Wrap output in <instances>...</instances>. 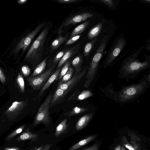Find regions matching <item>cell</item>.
I'll return each instance as SVG.
<instances>
[{
	"label": "cell",
	"instance_id": "6da1fadb",
	"mask_svg": "<svg viewBox=\"0 0 150 150\" xmlns=\"http://www.w3.org/2000/svg\"><path fill=\"white\" fill-rule=\"evenodd\" d=\"M145 47L144 45L125 58L122 62L120 71L123 76L137 74L149 68L150 65V57L144 54L146 60L140 61L138 58L140 53Z\"/></svg>",
	"mask_w": 150,
	"mask_h": 150
},
{
	"label": "cell",
	"instance_id": "7a4b0ae2",
	"mask_svg": "<svg viewBox=\"0 0 150 150\" xmlns=\"http://www.w3.org/2000/svg\"><path fill=\"white\" fill-rule=\"evenodd\" d=\"M48 31L47 27L42 30L32 44L25 56V60L30 61L34 66L38 64L42 58L44 44Z\"/></svg>",
	"mask_w": 150,
	"mask_h": 150
},
{
	"label": "cell",
	"instance_id": "3957f363",
	"mask_svg": "<svg viewBox=\"0 0 150 150\" xmlns=\"http://www.w3.org/2000/svg\"><path fill=\"white\" fill-rule=\"evenodd\" d=\"M126 40L124 34L121 33L115 40L106 57L103 62L104 69L110 66L126 45Z\"/></svg>",
	"mask_w": 150,
	"mask_h": 150
},
{
	"label": "cell",
	"instance_id": "277c9868",
	"mask_svg": "<svg viewBox=\"0 0 150 150\" xmlns=\"http://www.w3.org/2000/svg\"><path fill=\"white\" fill-rule=\"evenodd\" d=\"M147 85V82L143 81L139 83L125 87L120 91L118 98L121 102L127 101L140 95Z\"/></svg>",
	"mask_w": 150,
	"mask_h": 150
},
{
	"label": "cell",
	"instance_id": "5b68a950",
	"mask_svg": "<svg viewBox=\"0 0 150 150\" xmlns=\"http://www.w3.org/2000/svg\"><path fill=\"white\" fill-rule=\"evenodd\" d=\"M52 95V93H50L39 107L34 121V125L37 126L40 123H43L47 126L49 125L50 122V105Z\"/></svg>",
	"mask_w": 150,
	"mask_h": 150
},
{
	"label": "cell",
	"instance_id": "8992f818",
	"mask_svg": "<svg viewBox=\"0 0 150 150\" xmlns=\"http://www.w3.org/2000/svg\"><path fill=\"white\" fill-rule=\"evenodd\" d=\"M55 68L54 67L49 68L36 77H30L27 78L26 80L29 85L34 90L41 89L50 77L54 73Z\"/></svg>",
	"mask_w": 150,
	"mask_h": 150
},
{
	"label": "cell",
	"instance_id": "52a82bcc",
	"mask_svg": "<svg viewBox=\"0 0 150 150\" xmlns=\"http://www.w3.org/2000/svg\"><path fill=\"white\" fill-rule=\"evenodd\" d=\"M45 25V23L40 24L33 30L23 38L16 46L13 52L17 54L22 50L23 53L29 47L35 37L44 27Z\"/></svg>",
	"mask_w": 150,
	"mask_h": 150
},
{
	"label": "cell",
	"instance_id": "ba28073f",
	"mask_svg": "<svg viewBox=\"0 0 150 150\" xmlns=\"http://www.w3.org/2000/svg\"><path fill=\"white\" fill-rule=\"evenodd\" d=\"M28 104V100L21 101H15L5 111L4 115L6 116L8 120H13L22 113Z\"/></svg>",
	"mask_w": 150,
	"mask_h": 150
},
{
	"label": "cell",
	"instance_id": "9c48e42d",
	"mask_svg": "<svg viewBox=\"0 0 150 150\" xmlns=\"http://www.w3.org/2000/svg\"><path fill=\"white\" fill-rule=\"evenodd\" d=\"M93 14L90 13H82L73 16L67 19L60 25L58 29L59 34H60L64 28L70 25H74L78 23L86 21L88 18L93 17Z\"/></svg>",
	"mask_w": 150,
	"mask_h": 150
},
{
	"label": "cell",
	"instance_id": "30bf717a",
	"mask_svg": "<svg viewBox=\"0 0 150 150\" xmlns=\"http://www.w3.org/2000/svg\"><path fill=\"white\" fill-rule=\"evenodd\" d=\"M88 69L86 67L80 73L74 74V76L67 82L64 83H59L58 87L61 89L67 91L68 93L72 91L82 79L86 74Z\"/></svg>",
	"mask_w": 150,
	"mask_h": 150
},
{
	"label": "cell",
	"instance_id": "8fae6325",
	"mask_svg": "<svg viewBox=\"0 0 150 150\" xmlns=\"http://www.w3.org/2000/svg\"><path fill=\"white\" fill-rule=\"evenodd\" d=\"M80 45L81 42H79L67 50L59 61L57 67V69L61 67L68 59L78 53Z\"/></svg>",
	"mask_w": 150,
	"mask_h": 150
},
{
	"label": "cell",
	"instance_id": "7c38bea8",
	"mask_svg": "<svg viewBox=\"0 0 150 150\" xmlns=\"http://www.w3.org/2000/svg\"><path fill=\"white\" fill-rule=\"evenodd\" d=\"M68 93L58 87L52 95L50 105V108L60 103L64 100Z\"/></svg>",
	"mask_w": 150,
	"mask_h": 150
},
{
	"label": "cell",
	"instance_id": "4fadbf2b",
	"mask_svg": "<svg viewBox=\"0 0 150 150\" xmlns=\"http://www.w3.org/2000/svg\"><path fill=\"white\" fill-rule=\"evenodd\" d=\"M93 96L92 93L89 90H84L81 91L76 90L69 97L68 101H81Z\"/></svg>",
	"mask_w": 150,
	"mask_h": 150
},
{
	"label": "cell",
	"instance_id": "5bb4252c",
	"mask_svg": "<svg viewBox=\"0 0 150 150\" xmlns=\"http://www.w3.org/2000/svg\"><path fill=\"white\" fill-rule=\"evenodd\" d=\"M60 67L54 72L51 76L49 78L43 87L41 88L39 94H38L37 98H39L43 95L45 91L49 88L51 84L55 81L58 80V77L59 74L60 70L61 69Z\"/></svg>",
	"mask_w": 150,
	"mask_h": 150
},
{
	"label": "cell",
	"instance_id": "9a60e30c",
	"mask_svg": "<svg viewBox=\"0 0 150 150\" xmlns=\"http://www.w3.org/2000/svg\"><path fill=\"white\" fill-rule=\"evenodd\" d=\"M68 50L67 48H65L56 54L52 58H50L47 64L48 68L52 67L55 68L59 60Z\"/></svg>",
	"mask_w": 150,
	"mask_h": 150
},
{
	"label": "cell",
	"instance_id": "2e32d148",
	"mask_svg": "<svg viewBox=\"0 0 150 150\" xmlns=\"http://www.w3.org/2000/svg\"><path fill=\"white\" fill-rule=\"evenodd\" d=\"M93 115V113H91L85 115L81 117L76 124V129L80 130L84 128L91 120Z\"/></svg>",
	"mask_w": 150,
	"mask_h": 150
},
{
	"label": "cell",
	"instance_id": "e0dca14e",
	"mask_svg": "<svg viewBox=\"0 0 150 150\" xmlns=\"http://www.w3.org/2000/svg\"><path fill=\"white\" fill-rule=\"evenodd\" d=\"M83 61V55L81 53L78 54L72 60L71 64L74 71V74H77L81 71V65Z\"/></svg>",
	"mask_w": 150,
	"mask_h": 150
},
{
	"label": "cell",
	"instance_id": "ac0fdd59",
	"mask_svg": "<svg viewBox=\"0 0 150 150\" xmlns=\"http://www.w3.org/2000/svg\"><path fill=\"white\" fill-rule=\"evenodd\" d=\"M103 24V22H100L92 28L87 34V38L92 40L98 37L101 30Z\"/></svg>",
	"mask_w": 150,
	"mask_h": 150
},
{
	"label": "cell",
	"instance_id": "d6986e66",
	"mask_svg": "<svg viewBox=\"0 0 150 150\" xmlns=\"http://www.w3.org/2000/svg\"><path fill=\"white\" fill-rule=\"evenodd\" d=\"M90 20L86 21L85 22L76 27L71 32L69 38L81 34L90 24Z\"/></svg>",
	"mask_w": 150,
	"mask_h": 150
},
{
	"label": "cell",
	"instance_id": "ffe728a7",
	"mask_svg": "<svg viewBox=\"0 0 150 150\" xmlns=\"http://www.w3.org/2000/svg\"><path fill=\"white\" fill-rule=\"evenodd\" d=\"M128 134L131 139L130 144L136 150H141V138L133 132H128Z\"/></svg>",
	"mask_w": 150,
	"mask_h": 150
},
{
	"label": "cell",
	"instance_id": "44dd1931",
	"mask_svg": "<svg viewBox=\"0 0 150 150\" xmlns=\"http://www.w3.org/2000/svg\"><path fill=\"white\" fill-rule=\"evenodd\" d=\"M48 59V57H46L37 65L30 77H36L44 72L47 64Z\"/></svg>",
	"mask_w": 150,
	"mask_h": 150
},
{
	"label": "cell",
	"instance_id": "7402d4cb",
	"mask_svg": "<svg viewBox=\"0 0 150 150\" xmlns=\"http://www.w3.org/2000/svg\"><path fill=\"white\" fill-rule=\"evenodd\" d=\"M69 34H67L65 36H62L59 34L57 38L54 40L52 43L51 49L52 51L58 48L62 43L68 39Z\"/></svg>",
	"mask_w": 150,
	"mask_h": 150
},
{
	"label": "cell",
	"instance_id": "603a6c76",
	"mask_svg": "<svg viewBox=\"0 0 150 150\" xmlns=\"http://www.w3.org/2000/svg\"><path fill=\"white\" fill-rule=\"evenodd\" d=\"M97 137V135H96L89 136L86 138L80 141L78 143L73 145L69 150H76L86 144L89 142L95 139Z\"/></svg>",
	"mask_w": 150,
	"mask_h": 150
},
{
	"label": "cell",
	"instance_id": "cb8c5ba5",
	"mask_svg": "<svg viewBox=\"0 0 150 150\" xmlns=\"http://www.w3.org/2000/svg\"><path fill=\"white\" fill-rule=\"evenodd\" d=\"M38 136L37 134L32 133L29 131L25 132L17 138V140L18 141H24L27 140L33 141L36 139Z\"/></svg>",
	"mask_w": 150,
	"mask_h": 150
},
{
	"label": "cell",
	"instance_id": "d4e9b609",
	"mask_svg": "<svg viewBox=\"0 0 150 150\" xmlns=\"http://www.w3.org/2000/svg\"><path fill=\"white\" fill-rule=\"evenodd\" d=\"M98 40V37H97L92 40L86 45L83 52V54L85 57L87 58L89 56L95 44Z\"/></svg>",
	"mask_w": 150,
	"mask_h": 150
},
{
	"label": "cell",
	"instance_id": "484cf974",
	"mask_svg": "<svg viewBox=\"0 0 150 150\" xmlns=\"http://www.w3.org/2000/svg\"><path fill=\"white\" fill-rule=\"evenodd\" d=\"M88 110L85 108H80L77 106L75 107L72 109L64 113L66 116L70 117L83 113Z\"/></svg>",
	"mask_w": 150,
	"mask_h": 150
},
{
	"label": "cell",
	"instance_id": "4316f807",
	"mask_svg": "<svg viewBox=\"0 0 150 150\" xmlns=\"http://www.w3.org/2000/svg\"><path fill=\"white\" fill-rule=\"evenodd\" d=\"M67 119H65L58 125L56 127L55 133L56 137H58L66 130L67 127Z\"/></svg>",
	"mask_w": 150,
	"mask_h": 150
},
{
	"label": "cell",
	"instance_id": "83f0119b",
	"mask_svg": "<svg viewBox=\"0 0 150 150\" xmlns=\"http://www.w3.org/2000/svg\"><path fill=\"white\" fill-rule=\"evenodd\" d=\"M71 63V61L70 59H68L64 63V66L60 70L58 79H62L70 67Z\"/></svg>",
	"mask_w": 150,
	"mask_h": 150
},
{
	"label": "cell",
	"instance_id": "f1b7e54d",
	"mask_svg": "<svg viewBox=\"0 0 150 150\" xmlns=\"http://www.w3.org/2000/svg\"><path fill=\"white\" fill-rule=\"evenodd\" d=\"M74 72V69L73 67H70L67 71L63 76L59 83H64L67 82L72 77Z\"/></svg>",
	"mask_w": 150,
	"mask_h": 150
},
{
	"label": "cell",
	"instance_id": "f546056e",
	"mask_svg": "<svg viewBox=\"0 0 150 150\" xmlns=\"http://www.w3.org/2000/svg\"><path fill=\"white\" fill-rule=\"evenodd\" d=\"M17 82L20 88L21 92L22 93L25 92V83L22 75L19 73L17 78Z\"/></svg>",
	"mask_w": 150,
	"mask_h": 150
},
{
	"label": "cell",
	"instance_id": "4dcf8cb0",
	"mask_svg": "<svg viewBox=\"0 0 150 150\" xmlns=\"http://www.w3.org/2000/svg\"><path fill=\"white\" fill-rule=\"evenodd\" d=\"M25 126V125H22L13 132L7 137V140L8 141H10L16 135L21 133L23 130Z\"/></svg>",
	"mask_w": 150,
	"mask_h": 150
},
{
	"label": "cell",
	"instance_id": "1f68e13d",
	"mask_svg": "<svg viewBox=\"0 0 150 150\" xmlns=\"http://www.w3.org/2000/svg\"><path fill=\"white\" fill-rule=\"evenodd\" d=\"M100 2L109 7L110 8L113 9L115 7V1L112 0H100Z\"/></svg>",
	"mask_w": 150,
	"mask_h": 150
},
{
	"label": "cell",
	"instance_id": "d6a6232c",
	"mask_svg": "<svg viewBox=\"0 0 150 150\" xmlns=\"http://www.w3.org/2000/svg\"><path fill=\"white\" fill-rule=\"evenodd\" d=\"M122 144L129 150H136L128 142L126 138L123 136L122 138Z\"/></svg>",
	"mask_w": 150,
	"mask_h": 150
},
{
	"label": "cell",
	"instance_id": "836d02e7",
	"mask_svg": "<svg viewBox=\"0 0 150 150\" xmlns=\"http://www.w3.org/2000/svg\"><path fill=\"white\" fill-rule=\"evenodd\" d=\"M82 34H80L74 36L70 38L66 42V46L70 45L73 44L78 40L82 35Z\"/></svg>",
	"mask_w": 150,
	"mask_h": 150
},
{
	"label": "cell",
	"instance_id": "e575fe53",
	"mask_svg": "<svg viewBox=\"0 0 150 150\" xmlns=\"http://www.w3.org/2000/svg\"><path fill=\"white\" fill-rule=\"evenodd\" d=\"M22 72L25 76H27L30 74L31 71L30 68L26 65L23 66L21 68Z\"/></svg>",
	"mask_w": 150,
	"mask_h": 150
},
{
	"label": "cell",
	"instance_id": "d590c367",
	"mask_svg": "<svg viewBox=\"0 0 150 150\" xmlns=\"http://www.w3.org/2000/svg\"><path fill=\"white\" fill-rule=\"evenodd\" d=\"M58 3L62 4H71L78 1V0H58L56 1Z\"/></svg>",
	"mask_w": 150,
	"mask_h": 150
},
{
	"label": "cell",
	"instance_id": "8d00e7d4",
	"mask_svg": "<svg viewBox=\"0 0 150 150\" xmlns=\"http://www.w3.org/2000/svg\"><path fill=\"white\" fill-rule=\"evenodd\" d=\"M99 146V144L95 143L90 147L82 150H98Z\"/></svg>",
	"mask_w": 150,
	"mask_h": 150
},
{
	"label": "cell",
	"instance_id": "74e56055",
	"mask_svg": "<svg viewBox=\"0 0 150 150\" xmlns=\"http://www.w3.org/2000/svg\"><path fill=\"white\" fill-rule=\"evenodd\" d=\"M6 81L5 76L2 70L0 67V81L2 83L4 84L5 83Z\"/></svg>",
	"mask_w": 150,
	"mask_h": 150
},
{
	"label": "cell",
	"instance_id": "f35d334b",
	"mask_svg": "<svg viewBox=\"0 0 150 150\" xmlns=\"http://www.w3.org/2000/svg\"><path fill=\"white\" fill-rule=\"evenodd\" d=\"M4 150H20V148L17 147H7L5 148Z\"/></svg>",
	"mask_w": 150,
	"mask_h": 150
},
{
	"label": "cell",
	"instance_id": "ab89813d",
	"mask_svg": "<svg viewBox=\"0 0 150 150\" xmlns=\"http://www.w3.org/2000/svg\"><path fill=\"white\" fill-rule=\"evenodd\" d=\"M52 144H47L43 146L41 150H49L52 146Z\"/></svg>",
	"mask_w": 150,
	"mask_h": 150
},
{
	"label": "cell",
	"instance_id": "60d3db41",
	"mask_svg": "<svg viewBox=\"0 0 150 150\" xmlns=\"http://www.w3.org/2000/svg\"><path fill=\"white\" fill-rule=\"evenodd\" d=\"M28 1V0H19L18 1V3L19 4H22L25 3Z\"/></svg>",
	"mask_w": 150,
	"mask_h": 150
},
{
	"label": "cell",
	"instance_id": "b9f144b4",
	"mask_svg": "<svg viewBox=\"0 0 150 150\" xmlns=\"http://www.w3.org/2000/svg\"><path fill=\"white\" fill-rule=\"evenodd\" d=\"M150 43H149L148 44H147V45L145 47L146 49L148 50L149 51H150Z\"/></svg>",
	"mask_w": 150,
	"mask_h": 150
},
{
	"label": "cell",
	"instance_id": "7bdbcfd3",
	"mask_svg": "<svg viewBox=\"0 0 150 150\" xmlns=\"http://www.w3.org/2000/svg\"><path fill=\"white\" fill-rule=\"evenodd\" d=\"M141 2H143V3L145 2V3L149 4H150V0H142L141 1Z\"/></svg>",
	"mask_w": 150,
	"mask_h": 150
},
{
	"label": "cell",
	"instance_id": "ee69618b",
	"mask_svg": "<svg viewBox=\"0 0 150 150\" xmlns=\"http://www.w3.org/2000/svg\"><path fill=\"white\" fill-rule=\"evenodd\" d=\"M121 146L120 145H119L115 147L114 150H121Z\"/></svg>",
	"mask_w": 150,
	"mask_h": 150
},
{
	"label": "cell",
	"instance_id": "f6af8a7d",
	"mask_svg": "<svg viewBox=\"0 0 150 150\" xmlns=\"http://www.w3.org/2000/svg\"><path fill=\"white\" fill-rule=\"evenodd\" d=\"M43 146L42 145L35 150H41Z\"/></svg>",
	"mask_w": 150,
	"mask_h": 150
},
{
	"label": "cell",
	"instance_id": "bcb514c9",
	"mask_svg": "<svg viewBox=\"0 0 150 150\" xmlns=\"http://www.w3.org/2000/svg\"><path fill=\"white\" fill-rule=\"evenodd\" d=\"M121 150H126L123 146H122L121 147Z\"/></svg>",
	"mask_w": 150,
	"mask_h": 150
},
{
	"label": "cell",
	"instance_id": "7dc6e473",
	"mask_svg": "<svg viewBox=\"0 0 150 150\" xmlns=\"http://www.w3.org/2000/svg\"></svg>",
	"mask_w": 150,
	"mask_h": 150
}]
</instances>
